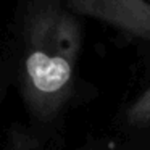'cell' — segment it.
I'll list each match as a JSON object with an SVG mask.
<instances>
[{
    "mask_svg": "<svg viewBox=\"0 0 150 150\" xmlns=\"http://www.w3.org/2000/svg\"><path fill=\"white\" fill-rule=\"evenodd\" d=\"M26 69L33 84L44 94H60L71 82L73 65L69 57L34 52L26 60Z\"/></svg>",
    "mask_w": 150,
    "mask_h": 150,
    "instance_id": "7a4b0ae2",
    "label": "cell"
},
{
    "mask_svg": "<svg viewBox=\"0 0 150 150\" xmlns=\"http://www.w3.org/2000/svg\"><path fill=\"white\" fill-rule=\"evenodd\" d=\"M69 5L150 45V0H69Z\"/></svg>",
    "mask_w": 150,
    "mask_h": 150,
    "instance_id": "6da1fadb",
    "label": "cell"
},
{
    "mask_svg": "<svg viewBox=\"0 0 150 150\" xmlns=\"http://www.w3.org/2000/svg\"><path fill=\"white\" fill-rule=\"evenodd\" d=\"M126 121L134 127L150 126V87L131 103L126 111Z\"/></svg>",
    "mask_w": 150,
    "mask_h": 150,
    "instance_id": "3957f363",
    "label": "cell"
}]
</instances>
